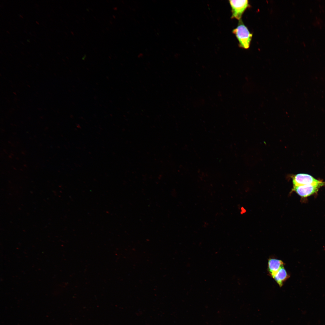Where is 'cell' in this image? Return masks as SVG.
Here are the masks:
<instances>
[{"instance_id":"cell-2","label":"cell","mask_w":325,"mask_h":325,"mask_svg":"<svg viewBox=\"0 0 325 325\" xmlns=\"http://www.w3.org/2000/svg\"><path fill=\"white\" fill-rule=\"evenodd\" d=\"M231 8L232 15L231 18L236 19L239 20L246 10L250 7L247 0L229 1Z\"/></svg>"},{"instance_id":"cell-1","label":"cell","mask_w":325,"mask_h":325,"mask_svg":"<svg viewBox=\"0 0 325 325\" xmlns=\"http://www.w3.org/2000/svg\"><path fill=\"white\" fill-rule=\"evenodd\" d=\"M232 32L238 40V45L240 48L244 49H248L249 48L253 34L250 32L241 19L239 20L237 27L233 29Z\"/></svg>"},{"instance_id":"cell-3","label":"cell","mask_w":325,"mask_h":325,"mask_svg":"<svg viewBox=\"0 0 325 325\" xmlns=\"http://www.w3.org/2000/svg\"><path fill=\"white\" fill-rule=\"evenodd\" d=\"M293 187L301 185H312L320 187L324 183L322 181L316 179L311 176L305 174H299L295 175L292 178Z\"/></svg>"},{"instance_id":"cell-4","label":"cell","mask_w":325,"mask_h":325,"mask_svg":"<svg viewBox=\"0 0 325 325\" xmlns=\"http://www.w3.org/2000/svg\"><path fill=\"white\" fill-rule=\"evenodd\" d=\"M320 187L312 185H301L293 187L294 190L299 195L306 197L317 193Z\"/></svg>"},{"instance_id":"cell-5","label":"cell","mask_w":325,"mask_h":325,"mask_svg":"<svg viewBox=\"0 0 325 325\" xmlns=\"http://www.w3.org/2000/svg\"><path fill=\"white\" fill-rule=\"evenodd\" d=\"M284 265V263L282 260L275 258H270L268 259L267 268L270 276L273 277Z\"/></svg>"},{"instance_id":"cell-6","label":"cell","mask_w":325,"mask_h":325,"mask_svg":"<svg viewBox=\"0 0 325 325\" xmlns=\"http://www.w3.org/2000/svg\"><path fill=\"white\" fill-rule=\"evenodd\" d=\"M290 277L284 267H282L277 273L272 277L279 286L281 287L284 283Z\"/></svg>"}]
</instances>
